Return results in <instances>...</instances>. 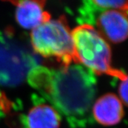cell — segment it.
<instances>
[{"mask_svg": "<svg viewBox=\"0 0 128 128\" xmlns=\"http://www.w3.org/2000/svg\"><path fill=\"white\" fill-rule=\"evenodd\" d=\"M30 83L44 90L54 106L66 115H80L90 108L96 96V82L86 69L67 65L55 71L37 68L30 74Z\"/></svg>", "mask_w": 128, "mask_h": 128, "instance_id": "obj_1", "label": "cell"}, {"mask_svg": "<svg viewBox=\"0 0 128 128\" xmlns=\"http://www.w3.org/2000/svg\"><path fill=\"white\" fill-rule=\"evenodd\" d=\"M71 35L75 60L93 72L114 74L110 48L100 32L92 26L83 24L74 28Z\"/></svg>", "mask_w": 128, "mask_h": 128, "instance_id": "obj_2", "label": "cell"}, {"mask_svg": "<svg viewBox=\"0 0 128 128\" xmlns=\"http://www.w3.org/2000/svg\"><path fill=\"white\" fill-rule=\"evenodd\" d=\"M32 46L45 58H57L69 64L74 58L71 32L62 21L49 18L31 34Z\"/></svg>", "mask_w": 128, "mask_h": 128, "instance_id": "obj_3", "label": "cell"}, {"mask_svg": "<svg viewBox=\"0 0 128 128\" xmlns=\"http://www.w3.org/2000/svg\"><path fill=\"white\" fill-rule=\"evenodd\" d=\"M98 24L101 34L111 42H122L128 37V19L120 10L103 11L98 18Z\"/></svg>", "mask_w": 128, "mask_h": 128, "instance_id": "obj_4", "label": "cell"}, {"mask_svg": "<svg viewBox=\"0 0 128 128\" xmlns=\"http://www.w3.org/2000/svg\"><path fill=\"white\" fill-rule=\"evenodd\" d=\"M93 113L100 124L106 126H114L118 124L123 117V104L115 95L106 94L95 103Z\"/></svg>", "mask_w": 128, "mask_h": 128, "instance_id": "obj_5", "label": "cell"}, {"mask_svg": "<svg viewBox=\"0 0 128 128\" xmlns=\"http://www.w3.org/2000/svg\"><path fill=\"white\" fill-rule=\"evenodd\" d=\"M15 16L21 27L32 30L50 18L40 2L30 0L18 3Z\"/></svg>", "mask_w": 128, "mask_h": 128, "instance_id": "obj_6", "label": "cell"}, {"mask_svg": "<svg viewBox=\"0 0 128 128\" xmlns=\"http://www.w3.org/2000/svg\"><path fill=\"white\" fill-rule=\"evenodd\" d=\"M27 125L28 128H60V118L52 106L40 104L29 112Z\"/></svg>", "mask_w": 128, "mask_h": 128, "instance_id": "obj_7", "label": "cell"}, {"mask_svg": "<svg viewBox=\"0 0 128 128\" xmlns=\"http://www.w3.org/2000/svg\"><path fill=\"white\" fill-rule=\"evenodd\" d=\"M93 4L98 7L103 8H106L107 10H122L124 8H126L128 5L127 1H93Z\"/></svg>", "mask_w": 128, "mask_h": 128, "instance_id": "obj_8", "label": "cell"}, {"mask_svg": "<svg viewBox=\"0 0 128 128\" xmlns=\"http://www.w3.org/2000/svg\"><path fill=\"white\" fill-rule=\"evenodd\" d=\"M118 90L120 100L122 102L124 103L125 104H126L128 102V77L126 75L122 78Z\"/></svg>", "mask_w": 128, "mask_h": 128, "instance_id": "obj_9", "label": "cell"}]
</instances>
